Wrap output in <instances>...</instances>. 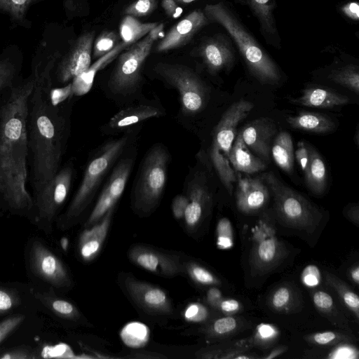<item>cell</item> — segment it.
I'll return each instance as SVG.
<instances>
[{"mask_svg":"<svg viewBox=\"0 0 359 359\" xmlns=\"http://www.w3.org/2000/svg\"><path fill=\"white\" fill-rule=\"evenodd\" d=\"M55 60L35 64L32 71L34 86L27 104L29 180L33 193L39 191L61 168L68 137L67 103L52 95L51 72Z\"/></svg>","mask_w":359,"mask_h":359,"instance_id":"cell-1","label":"cell"},{"mask_svg":"<svg viewBox=\"0 0 359 359\" xmlns=\"http://www.w3.org/2000/svg\"><path fill=\"white\" fill-rule=\"evenodd\" d=\"M34 80L19 79L0 106V210L32 218L27 190V104Z\"/></svg>","mask_w":359,"mask_h":359,"instance_id":"cell-2","label":"cell"},{"mask_svg":"<svg viewBox=\"0 0 359 359\" xmlns=\"http://www.w3.org/2000/svg\"><path fill=\"white\" fill-rule=\"evenodd\" d=\"M203 12L230 34L254 77L263 84L278 83L280 74L276 63L223 3L207 4Z\"/></svg>","mask_w":359,"mask_h":359,"instance_id":"cell-3","label":"cell"},{"mask_svg":"<svg viewBox=\"0 0 359 359\" xmlns=\"http://www.w3.org/2000/svg\"><path fill=\"white\" fill-rule=\"evenodd\" d=\"M129 137L125 135L105 144L88 162L83 179L67 210L57 218L60 227L75 222L90 203L104 177L124 151Z\"/></svg>","mask_w":359,"mask_h":359,"instance_id":"cell-4","label":"cell"},{"mask_svg":"<svg viewBox=\"0 0 359 359\" xmlns=\"http://www.w3.org/2000/svg\"><path fill=\"white\" fill-rule=\"evenodd\" d=\"M163 29V24L159 23L140 41L118 55L108 82V87L112 93L126 96L137 90L143 65Z\"/></svg>","mask_w":359,"mask_h":359,"instance_id":"cell-5","label":"cell"},{"mask_svg":"<svg viewBox=\"0 0 359 359\" xmlns=\"http://www.w3.org/2000/svg\"><path fill=\"white\" fill-rule=\"evenodd\" d=\"M261 178L271 191L276 211L285 224L309 232L315 229L321 218L316 208L273 174L266 172Z\"/></svg>","mask_w":359,"mask_h":359,"instance_id":"cell-6","label":"cell"},{"mask_svg":"<svg viewBox=\"0 0 359 359\" xmlns=\"http://www.w3.org/2000/svg\"><path fill=\"white\" fill-rule=\"evenodd\" d=\"M169 160L161 146L151 149L144 158L133 192V205L138 214L148 215L158 205L167 178Z\"/></svg>","mask_w":359,"mask_h":359,"instance_id":"cell-7","label":"cell"},{"mask_svg":"<svg viewBox=\"0 0 359 359\" xmlns=\"http://www.w3.org/2000/svg\"><path fill=\"white\" fill-rule=\"evenodd\" d=\"M74 174L72 161L67 162L46 185L34 194L32 218L43 231L50 230L57 218L71 189Z\"/></svg>","mask_w":359,"mask_h":359,"instance_id":"cell-8","label":"cell"},{"mask_svg":"<svg viewBox=\"0 0 359 359\" xmlns=\"http://www.w3.org/2000/svg\"><path fill=\"white\" fill-rule=\"evenodd\" d=\"M154 71L179 93L182 110L185 114L199 112L205 106L206 89L198 75L189 67L177 64L159 62Z\"/></svg>","mask_w":359,"mask_h":359,"instance_id":"cell-9","label":"cell"},{"mask_svg":"<svg viewBox=\"0 0 359 359\" xmlns=\"http://www.w3.org/2000/svg\"><path fill=\"white\" fill-rule=\"evenodd\" d=\"M95 32L82 34L51 72L52 88H62L72 83L90 66Z\"/></svg>","mask_w":359,"mask_h":359,"instance_id":"cell-10","label":"cell"},{"mask_svg":"<svg viewBox=\"0 0 359 359\" xmlns=\"http://www.w3.org/2000/svg\"><path fill=\"white\" fill-rule=\"evenodd\" d=\"M284 254V248L273 229L265 222H259L254 231L250 258L252 269L264 274L276 267Z\"/></svg>","mask_w":359,"mask_h":359,"instance_id":"cell-11","label":"cell"},{"mask_svg":"<svg viewBox=\"0 0 359 359\" xmlns=\"http://www.w3.org/2000/svg\"><path fill=\"white\" fill-rule=\"evenodd\" d=\"M29 266L34 275L56 287L71 285V278L61 260L39 241H34L29 251Z\"/></svg>","mask_w":359,"mask_h":359,"instance_id":"cell-12","label":"cell"},{"mask_svg":"<svg viewBox=\"0 0 359 359\" xmlns=\"http://www.w3.org/2000/svg\"><path fill=\"white\" fill-rule=\"evenodd\" d=\"M128 256L134 264L160 276L174 277L184 271L178 256L144 245H132Z\"/></svg>","mask_w":359,"mask_h":359,"instance_id":"cell-13","label":"cell"},{"mask_svg":"<svg viewBox=\"0 0 359 359\" xmlns=\"http://www.w3.org/2000/svg\"><path fill=\"white\" fill-rule=\"evenodd\" d=\"M133 163L132 158H124L117 164L89 216L87 226L98 222L109 209L114 207L124 191Z\"/></svg>","mask_w":359,"mask_h":359,"instance_id":"cell-14","label":"cell"},{"mask_svg":"<svg viewBox=\"0 0 359 359\" xmlns=\"http://www.w3.org/2000/svg\"><path fill=\"white\" fill-rule=\"evenodd\" d=\"M123 283L131 299L146 312L158 315H166L172 312L170 299L161 287L137 280L130 275L126 276Z\"/></svg>","mask_w":359,"mask_h":359,"instance_id":"cell-15","label":"cell"},{"mask_svg":"<svg viewBox=\"0 0 359 359\" xmlns=\"http://www.w3.org/2000/svg\"><path fill=\"white\" fill-rule=\"evenodd\" d=\"M209 22L203 11H192L168 30L157 43L156 51L165 53L186 46Z\"/></svg>","mask_w":359,"mask_h":359,"instance_id":"cell-16","label":"cell"},{"mask_svg":"<svg viewBox=\"0 0 359 359\" xmlns=\"http://www.w3.org/2000/svg\"><path fill=\"white\" fill-rule=\"evenodd\" d=\"M253 107L251 102L240 100L230 106L217 125L214 130L212 144L226 158L236 137L238 123L248 116Z\"/></svg>","mask_w":359,"mask_h":359,"instance_id":"cell-17","label":"cell"},{"mask_svg":"<svg viewBox=\"0 0 359 359\" xmlns=\"http://www.w3.org/2000/svg\"><path fill=\"white\" fill-rule=\"evenodd\" d=\"M197 52L211 74L229 69L234 61L233 49L222 36H211L203 40Z\"/></svg>","mask_w":359,"mask_h":359,"instance_id":"cell-18","label":"cell"},{"mask_svg":"<svg viewBox=\"0 0 359 359\" xmlns=\"http://www.w3.org/2000/svg\"><path fill=\"white\" fill-rule=\"evenodd\" d=\"M240 132L248 147L268 161L271 140L276 133L274 121L269 118H259L248 123Z\"/></svg>","mask_w":359,"mask_h":359,"instance_id":"cell-19","label":"cell"},{"mask_svg":"<svg viewBox=\"0 0 359 359\" xmlns=\"http://www.w3.org/2000/svg\"><path fill=\"white\" fill-rule=\"evenodd\" d=\"M269 197L268 187L262 178H238L236 200L240 211L253 212L262 208Z\"/></svg>","mask_w":359,"mask_h":359,"instance_id":"cell-20","label":"cell"},{"mask_svg":"<svg viewBox=\"0 0 359 359\" xmlns=\"http://www.w3.org/2000/svg\"><path fill=\"white\" fill-rule=\"evenodd\" d=\"M114 208L109 209L90 229L81 233L79 241V250L84 261L93 260L100 252L109 232Z\"/></svg>","mask_w":359,"mask_h":359,"instance_id":"cell-21","label":"cell"},{"mask_svg":"<svg viewBox=\"0 0 359 359\" xmlns=\"http://www.w3.org/2000/svg\"><path fill=\"white\" fill-rule=\"evenodd\" d=\"M246 4L257 17L262 34L266 41L273 46L279 45L275 16V0H241Z\"/></svg>","mask_w":359,"mask_h":359,"instance_id":"cell-22","label":"cell"},{"mask_svg":"<svg viewBox=\"0 0 359 359\" xmlns=\"http://www.w3.org/2000/svg\"><path fill=\"white\" fill-rule=\"evenodd\" d=\"M129 46L121 41L115 48L107 54L99 57L89 68L76 77L71 83L72 94L83 95L91 89L96 74L113 61L118 55Z\"/></svg>","mask_w":359,"mask_h":359,"instance_id":"cell-23","label":"cell"},{"mask_svg":"<svg viewBox=\"0 0 359 359\" xmlns=\"http://www.w3.org/2000/svg\"><path fill=\"white\" fill-rule=\"evenodd\" d=\"M228 159L233 168L238 172L252 174L266 168L260 158L250 152L243 140L241 132L238 133L233 142Z\"/></svg>","mask_w":359,"mask_h":359,"instance_id":"cell-24","label":"cell"},{"mask_svg":"<svg viewBox=\"0 0 359 359\" xmlns=\"http://www.w3.org/2000/svg\"><path fill=\"white\" fill-rule=\"evenodd\" d=\"M291 102L309 107L327 109L344 105L349 99L330 89L313 87L304 90L300 97L292 99Z\"/></svg>","mask_w":359,"mask_h":359,"instance_id":"cell-25","label":"cell"},{"mask_svg":"<svg viewBox=\"0 0 359 359\" xmlns=\"http://www.w3.org/2000/svg\"><path fill=\"white\" fill-rule=\"evenodd\" d=\"M188 205L184 219L188 229H192L201 222L210 201L207 188L201 184L194 183L189 189Z\"/></svg>","mask_w":359,"mask_h":359,"instance_id":"cell-26","label":"cell"},{"mask_svg":"<svg viewBox=\"0 0 359 359\" xmlns=\"http://www.w3.org/2000/svg\"><path fill=\"white\" fill-rule=\"evenodd\" d=\"M161 110L151 105H136L122 109L109 121L108 127L120 130L133 126L150 118L161 116Z\"/></svg>","mask_w":359,"mask_h":359,"instance_id":"cell-27","label":"cell"},{"mask_svg":"<svg viewBox=\"0 0 359 359\" xmlns=\"http://www.w3.org/2000/svg\"><path fill=\"white\" fill-rule=\"evenodd\" d=\"M309 161L304 176L309 189L316 195L322 194L327 186V170L320 154L307 144Z\"/></svg>","mask_w":359,"mask_h":359,"instance_id":"cell-28","label":"cell"},{"mask_svg":"<svg viewBox=\"0 0 359 359\" xmlns=\"http://www.w3.org/2000/svg\"><path fill=\"white\" fill-rule=\"evenodd\" d=\"M287 121L293 128L315 133H327L335 128L332 119L318 113L303 112L289 116Z\"/></svg>","mask_w":359,"mask_h":359,"instance_id":"cell-29","label":"cell"},{"mask_svg":"<svg viewBox=\"0 0 359 359\" xmlns=\"http://www.w3.org/2000/svg\"><path fill=\"white\" fill-rule=\"evenodd\" d=\"M276 163L285 172L292 173L294 167V148L292 139L286 131L280 132L271 148Z\"/></svg>","mask_w":359,"mask_h":359,"instance_id":"cell-30","label":"cell"},{"mask_svg":"<svg viewBox=\"0 0 359 359\" xmlns=\"http://www.w3.org/2000/svg\"><path fill=\"white\" fill-rule=\"evenodd\" d=\"M158 24V22H142L133 16L126 15L119 25L121 41L130 46L144 38Z\"/></svg>","mask_w":359,"mask_h":359,"instance_id":"cell-31","label":"cell"},{"mask_svg":"<svg viewBox=\"0 0 359 359\" xmlns=\"http://www.w3.org/2000/svg\"><path fill=\"white\" fill-rule=\"evenodd\" d=\"M211 160L213 165L228 192L231 194L233 191V184L236 180V173L230 165V162L219 149L214 144H212L210 150Z\"/></svg>","mask_w":359,"mask_h":359,"instance_id":"cell-32","label":"cell"},{"mask_svg":"<svg viewBox=\"0 0 359 359\" xmlns=\"http://www.w3.org/2000/svg\"><path fill=\"white\" fill-rule=\"evenodd\" d=\"M120 336L127 346L138 348L147 344L149 339V329L142 323L130 322L122 328Z\"/></svg>","mask_w":359,"mask_h":359,"instance_id":"cell-33","label":"cell"},{"mask_svg":"<svg viewBox=\"0 0 359 359\" xmlns=\"http://www.w3.org/2000/svg\"><path fill=\"white\" fill-rule=\"evenodd\" d=\"M18 65L8 57L0 58V106L19 80Z\"/></svg>","mask_w":359,"mask_h":359,"instance_id":"cell-34","label":"cell"},{"mask_svg":"<svg viewBox=\"0 0 359 359\" xmlns=\"http://www.w3.org/2000/svg\"><path fill=\"white\" fill-rule=\"evenodd\" d=\"M328 79L339 84L355 94L359 93V68L354 65H348L333 70Z\"/></svg>","mask_w":359,"mask_h":359,"instance_id":"cell-35","label":"cell"},{"mask_svg":"<svg viewBox=\"0 0 359 359\" xmlns=\"http://www.w3.org/2000/svg\"><path fill=\"white\" fill-rule=\"evenodd\" d=\"M327 283L338 293L346 306L357 318H359V298L350 287L337 277L330 273L325 275Z\"/></svg>","mask_w":359,"mask_h":359,"instance_id":"cell-36","label":"cell"},{"mask_svg":"<svg viewBox=\"0 0 359 359\" xmlns=\"http://www.w3.org/2000/svg\"><path fill=\"white\" fill-rule=\"evenodd\" d=\"M120 36L115 31H103L94 41L92 54L94 58H99L107 54L119 43Z\"/></svg>","mask_w":359,"mask_h":359,"instance_id":"cell-37","label":"cell"},{"mask_svg":"<svg viewBox=\"0 0 359 359\" xmlns=\"http://www.w3.org/2000/svg\"><path fill=\"white\" fill-rule=\"evenodd\" d=\"M37 0H0V10L7 13L11 18L22 22L29 7Z\"/></svg>","mask_w":359,"mask_h":359,"instance_id":"cell-38","label":"cell"},{"mask_svg":"<svg viewBox=\"0 0 359 359\" xmlns=\"http://www.w3.org/2000/svg\"><path fill=\"white\" fill-rule=\"evenodd\" d=\"M189 277L196 283L203 285H216L220 283L219 280L202 266L194 263L189 262L184 265Z\"/></svg>","mask_w":359,"mask_h":359,"instance_id":"cell-39","label":"cell"},{"mask_svg":"<svg viewBox=\"0 0 359 359\" xmlns=\"http://www.w3.org/2000/svg\"><path fill=\"white\" fill-rule=\"evenodd\" d=\"M238 325L236 318L226 316L214 321L208 328V332L213 337H224L235 332Z\"/></svg>","mask_w":359,"mask_h":359,"instance_id":"cell-40","label":"cell"},{"mask_svg":"<svg viewBox=\"0 0 359 359\" xmlns=\"http://www.w3.org/2000/svg\"><path fill=\"white\" fill-rule=\"evenodd\" d=\"M50 310L57 316L69 319L77 320L80 318L78 309L70 302L65 299L54 298L48 301Z\"/></svg>","mask_w":359,"mask_h":359,"instance_id":"cell-41","label":"cell"},{"mask_svg":"<svg viewBox=\"0 0 359 359\" xmlns=\"http://www.w3.org/2000/svg\"><path fill=\"white\" fill-rule=\"evenodd\" d=\"M158 5V0H135L123 11V14L137 17H144L153 13Z\"/></svg>","mask_w":359,"mask_h":359,"instance_id":"cell-42","label":"cell"},{"mask_svg":"<svg viewBox=\"0 0 359 359\" xmlns=\"http://www.w3.org/2000/svg\"><path fill=\"white\" fill-rule=\"evenodd\" d=\"M306 339L309 342L318 345H333L342 341H347L351 339L341 333L327 331L309 335Z\"/></svg>","mask_w":359,"mask_h":359,"instance_id":"cell-43","label":"cell"},{"mask_svg":"<svg viewBox=\"0 0 359 359\" xmlns=\"http://www.w3.org/2000/svg\"><path fill=\"white\" fill-rule=\"evenodd\" d=\"M217 245L220 249H227L233 245L232 228L226 218L221 219L217 224Z\"/></svg>","mask_w":359,"mask_h":359,"instance_id":"cell-44","label":"cell"},{"mask_svg":"<svg viewBox=\"0 0 359 359\" xmlns=\"http://www.w3.org/2000/svg\"><path fill=\"white\" fill-rule=\"evenodd\" d=\"M312 297L315 306L320 312L332 317L337 315L333 299L330 294L322 290H316L313 291Z\"/></svg>","mask_w":359,"mask_h":359,"instance_id":"cell-45","label":"cell"},{"mask_svg":"<svg viewBox=\"0 0 359 359\" xmlns=\"http://www.w3.org/2000/svg\"><path fill=\"white\" fill-rule=\"evenodd\" d=\"M292 292L289 287L283 286L278 287L271 297V305L276 310L285 309L292 302Z\"/></svg>","mask_w":359,"mask_h":359,"instance_id":"cell-46","label":"cell"},{"mask_svg":"<svg viewBox=\"0 0 359 359\" xmlns=\"http://www.w3.org/2000/svg\"><path fill=\"white\" fill-rule=\"evenodd\" d=\"M205 308L200 304H189L184 311V318L189 322H201L207 317Z\"/></svg>","mask_w":359,"mask_h":359,"instance_id":"cell-47","label":"cell"},{"mask_svg":"<svg viewBox=\"0 0 359 359\" xmlns=\"http://www.w3.org/2000/svg\"><path fill=\"white\" fill-rule=\"evenodd\" d=\"M303 283L308 286H315L320 281V273L319 269L313 264L308 265L302 274Z\"/></svg>","mask_w":359,"mask_h":359,"instance_id":"cell-48","label":"cell"},{"mask_svg":"<svg viewBox=\"0 0 359 359\" xmlns=\"http://www.w3.org/2000/svg\"><path fill=\"white\" fill-rule=\"evenodd\" d=\"M16 305V297H14L11 292L0 288V315L5 314Z\"/></svg>","mask_w":359,"mask_h":359,"instance_id":"cell-49","label":"cell"},{"mask_svg":"<svg viewBox=\"0 0 359 359\" xmlns=\"http://www.w3.org/2000/svg\"><path fill=\"white\" fill-rule=\"evenodd\" d=\"M188 205V198L185 195H177L172 203V211L177 219L184 218Z\"/></svg>","mask_w":359,"mask_h":359,"instance_id":"cell-50","label":"cell"},{"mask_svg":"<svg viewBox=\"0 0 359 359\" xmlns=\"http://www.w3.org/2000/svg\"><path fill=\"white\" fill-rule=\"evenodd\" d=\"M302 170L304 172L309 161V151L307 144L304 141H299L297 144V149L294 154Z\"/></svg>","mask_w":359,"mask_h":359,"instance_id":"cell-51","label":"cell"},{"mask_svg":"<svg viewBox=\"0 0 359 359\" xmlns=\"http://www.w3.org/2000/svg\"><path fill=\"white\" fill-rule=\"evenodd\" d=\"M22 317L15 316L11 317L0 324V341L2 340L6 334L13 330L21 322Z\"/></svg>","mask_w":359,"mask_h":359,"instance_id":"cell-52","label":"cell"},{"mask_svg":"<svg viewBox=\"0 0 359 359\" xmlns=\"http://www.w3.org/2000/svg\"><path fill=\"white\" fill-rule=\"evenodd\" d=\"M161 6L170 18H175L181 13L180 8L174 0H162Z\"/></svg>","mask_w":359,"mask_h":359,"instance_id":"cell-53","label":"cell"},{"mask_svg":"<svg viewBox=\"0 0 359 359\" xmlns=\"http://www.w3.org/2000/svg\"><path fill=\"white\" fill-rule=\"evenodd\" d=\"M219 307L224 313L233 314L240 309V304L235 299H229L222 301Z\"/></svg>","mask_w":359,"mask_h":359,"instance_id":"cell-54","label":"cell"},{"mask_svg":"<svg viewBox=\"0 0 359 359\" xmlns=\"http://www.w3.org/2000/svg\"><path fill=\"white\" fill-rule=\"evenodd\" d=\"M343 13L353 20L359 19V6L356 2H350L342 7Z\"/></svg>","mask_w":359,"mask_h":359,"instance_id":"cell-55","label":"cell"},{"mask_svg":"<svg viewBox=\"0 0 359 359\" xmlns=\"http://www.w3.org/2000/svg\"><path fill=\"white\" fill-rule=\"evenodd\" d=\"M207 300L212 306L218 308L222 302V296L219 290L215 287L210 288L207 294Z\"/></svg>","mask_w":359,"mask_h":359,"instance_id":"cell-56","label":"cell"},{"mask_svg":"<svg viewBox=\"0 0 359 359\" xmlns=\"http://www.w3.org/2000/svg\"><path fill=\"white\" fill-rule=\"evenodd\" d=\"M258 334L260 339H269L275 335V331L269 325H264L259 328Z\"/></svg>","mask_w":359,"mask_h":359,"instance_id":"cell-57","label":"cell"},{"mask_svg":"<svg viewBox=\"0 0 359 359\" xmlns=\"http://www.w3.org/2000/svg\"><path fill=\"white\" fill-rule=\"evenodd\" d=\"M348 217L356 224L358 223V207H352L347 211Z\"/></svg>","mask_w":359,"mask_h":359,"instance_id":"cell-58","label":"cell"},{"mask_svg":"<svg viewBox=\"0 0 359 359\" xmlns=\"http://www.w3.org/2000/svg\"><path fill=\"white\" fill-rule=\"evenodd\" d=\"M351 277L353 282L356 284L359 283V267L356 265L351 271Z\"/></svg>","mask_w":359,"mask_h":359,"instance_id":"cell-59","label":"cell"},{"mask_svg":"<svg viewBox=\"0 0 359 359\" xmlns=\"http://www.w3.org/2000/svg\"><path fill=\"white\" fill-rule=\"evenodd\" d=\"M285 351V347H278V348H275L273 351H272L268 356L265 357V358H273L278 355L281 354Z\"/></svg>","mask_w":359,"mask_h":359,"instance_id":"cell-60","label":"cell"},{"mask_svg":"<svg viewBox=\"0 0 359 359\" xmlns=\"http://www.w3.org/2000/svg\"><path fill=\"white\" fill-rule=\"evenodd\" d=\"M177 4H190L196 0H174Z\"/></svg>","mask_w":359,"mask_h":359,"instance_id":"cell-61","label":"cell"}]
</instances>
